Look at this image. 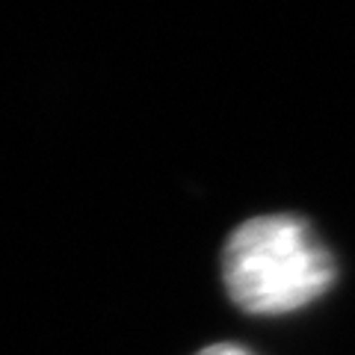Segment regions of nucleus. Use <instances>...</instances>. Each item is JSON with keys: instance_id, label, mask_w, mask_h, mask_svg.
Wrapping results in <instances>:
<instances>
[{"instance_id": "nucleus-1", "label": "nucleus", "mask_w": 355, "mask_h": 355, "mask_svg": "<svg viewBox=\"0 0 355 355\" xmlns=\"http://www.w3.org/2000/svg\"><path fill=\"white\" fill-rule=\"evenodd\" d=\"M335 258L302 216L246 219L222 249V282L237 308L272 317L308 308L335 284Z\"/></svg>"}, {"instance_id": "nucleus-2", "label": "nucleus", "mask_w": 355, "mask_h": 355, "mask_svg": "<svg viewBox=\"0 0 355 355\" xmlns=\"http://www.w3.org/2000/svg\"><path fill=\"white\" fill-rule=\"evenodd\" d=\"M196 355H252V352L243 349V347H237V343H214V347L198 349Z\"/></svg>"}]
</instances>
